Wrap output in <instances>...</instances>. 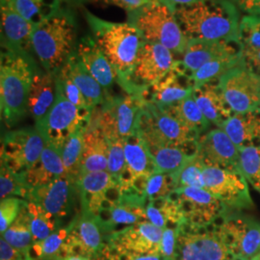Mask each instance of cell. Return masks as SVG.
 <instances>
[{
  "instance_id": "1",
  "label": "cell",
  "mask_w": 260,
  "mask_h": 260,
  "mask_svg": "<svg viewBox=\"0 0 260 260\" xmlns=\"http://www.w3.org/2000/svg\"><path fill=\"white\" fill-rule=\"evenodd\" d=\"M188 42L239 41V12L232 0H203L175 12Z\"/></svg>"
},
{
  "instance_id": "2",
  "label": "cell",
  "mask_w": 260,
  "mask_h": 260,
  "mask_svg": "<svg viewBox=\"0 0 260 260\" xmlns=\"http://www.w3.org/2000/svg\"><path fill=\"white\" fill-rule=\"evenodd\" d=\"M40 66L35 56L1 47L0 107L2 120L13 127L28 113V100Z\"/></svg>"
},
{
  "instance_id": "3",
  "label": "cell",
  "mask_w": 260,
  "mask_h": 260,
  "mask_svg": "<svg viewBox=\"0 0 260 260\" xmlns=\"http://www.w3.org/2000/svg\"><path fill=\"white\" fill-rule=\"evenodd\" d=\"M92 36L107 57L117 75V83L129 93V78L144 39L128 22H111L84 10Z\"/></svg>"
},
{
  "instance_id": "4",
  "label": "cell",
  "mask_w": 260,
  "mask_h": 260,
  "mask_svg": "<svg viewBox=\"0 0 260 260\" xmlns=\"http://www.w3.org/2000/svg\"><path fill=\"white\" fill-rule=\"evenodd\" d=\"M77 22L71 7H61L50 18L34 26L32 51L41 67L57 75L77 46Z\"/></svg>"
},
{
  "instance_id": "5",
  "label": "cell",
  "mask_w": 260,
  "mask_h": 260,
  "mask_svg": "<svg viewBox=\"0 0 260 260\" xmlns=\"http://www.w3.org/2000/svg\"><path fill=\"white\" fill-rule=\"evenodd\" d=\"M127 22L137 28L144 41L159 44L175 55H182L188 45L175 11L166 3L153 1L127 14Z\"/></svg>"
},
{
  "instance_id": "6",
  "label": "cell",
  "mask_w": 260,
  "mask_h": 260,
  "mask_svg": "<svg viewBox=\"0 0 260 260\" xmlns=\"http://www.w3.org/2000/svg\"><path fill=\"white\" fill-rule=\"evenodd\" d=\"M149 149L160 147H195L200 136L188 129L166 109L151 102L143 103L135 131Z\"/></svg>"
},
{
  "instance_id": "7",
  "label": "cell",
  "mask_w": 260,
  "mask_h": 260,
  "mask_svg": "<svg viewBox=\"0 0 260 260\" xmlns=\"http://www.w3.org/2000/svg\"><path fill=\"white\" fill-rule=\"evenodd\" d=\"M218 223L205 226L183 223L177 226V260H233Z\"/></svg>"
},
{
  "instance_id": "8",
  "label": "cell",
  "mask_w": 260,
  "mask_h": 260,
  "mask_svg": "<svg viewBox=\"0 0 260 260\" xmlns=\"http://www.w3.org/2000/svg\"><path fill=\"white\" fill-rule=\"evenodd\" d=\"M93 109L79 108L68 101L56 83L55 102L47 115L35 123L46 143L63 149L66 140L81 127H88Z\"/></svg>"
},
{
  "instance_id": "9",
  "label": "cell",
  "mask_w": 260,
  "mask_h": 260,
  "mask_svg": "<svg viewBox=\"0 0 260 260\" xmlns=\"http://www.w3.org/2000/svg\"><path fill=\"white\" fill-rule=\"evenodd\" d=\"M145 99L133 94H108L95 107L92 120L103 130L106 139H126L135 133L138 116Z\"/></svg>"
},
{
  "instance_id": "10",
  "label": "cell",
  "mask_w": 260,
  "mask_h": 260,
  "mask_svg": "<svg viewBox=\"0 0 260 260\" xmlns=\"http://www.w3.org/2000/svg\"><path fill=\"white\" fill-rule=\"evenodd\" d=\"M177 61L170 49L144 41L130 75L128 94L144 98L147 90L167 75Z\"/></svg>"
},
{
  "instance_id": "11",
  "label": "cell",
  "mask_w": 260,
  "mask_h": 260,
  "mask_svg": "<svg viewBox=\"0 0 260 260\" xmlns=\"http://www.w3.org/2000/svg\"><path fill=\"white\" fill-rule=\"evenodd\" d=\"M223 99L233 114L259 108L260 75L242 60L218 80Z\"/></svg>"
},
{
  "instance_id": "12",
  "label": "cell",
  "mask_w": 260,
  "mask_h": 260,
  "mask_svg": "<svg viewBox=\"0 0 260 260\" xmlns=\"http://www.w3.org/2000/svg\"><path fill=\"white\" fill-rule=\"evenodd\" d=\"M218 223L234 257H260V222L241 210H226Z\"/></svg>"
},
{
  "instance_id": "13",
  "label": "cell",
  "mask_w": 260,
  "mask_h": 260,
  "mask_svg": "<svg viewBox=\"0 0 260 260\" xmlns=\"http://www.w3.org/2000/svg\"><path fill=\"white\" fill-rule=\"evenodd\" d=\"M203 174L204 189L220 199L226 210H242L253 206L248 181L239 169L205 166Z\"/></svg>"
},
{
  "instance_id": "14",
  "label": "cell",
  "mask_w": 260,
  "mask_h": 260,
  "mask_svg": "<svg viewBox=\"0 0 260 260\" xmlns=\"http://www.w3.org/2000/svg\"><path fill=\"white\" fill-rule=\"evenodd\" d=\"M45 147V139L36 126L10 131L2 141L1 162L16 173L24 174L37 163Z\"/></svg>"
},
{
  "instance_id": "15",
  "label": "cell",
  "mask_w": 260,
  "mask_h": 260,
  "mask_svg": "<svg viewBox=\"0 0 260 260\" xmlns=\"http://www.w3.org/2000/svg\"><path fill=\"white\" fill-rule=\"evenodd\" d=\"M104 233L98 217L88 208L81 207V214L75 218L57 260L66 255H82L100 259L107 246L104 243Z\"/></svg>"
},
{
  "instance_id": "16",
  "label": "cell",
  "mask_w": 260,
  "mask_h": 260,
  "mask_svg": "<svg viewBox=\"0 0 260 260\" xmlns=\"http://www.w3.org/2000/svg\"><path fill=\"white\" fill-rule=\"evenodd\" d=\"M180 207L185 223L205 226L219 221L226 211L223 202L204 188L186 187L171 195Z\"/></svg>"
},
{
  "instance_id": "17",
  "label": "cell",
  "mask_w": 260,
  "mask_h": 260,
  "mask_svg": "<svg viewBox=\"0 0 260 260\" xmlns=\"http://www.w3.org/2000/svg\"><path fill=\"white\" fill-rule=\"evenodd\" d=\"M76 192V181L65 174L48 184L31 188L26 201L41 206L61 222L71 213Z\"/></svg>"
},
{
  "instance_id": "18",
  "label": "cell",
  "mask_w": 260,
  "mask_h": 260,
  "mask_svg": "<svg viewBox=\"0 0 260 260\" xmlns=\"http://www.w3.org/2000/svg\"><path fill=\"white\" fill-rule=\"evenodd\" d=\"M194 90L192 74L177 60L167 75L147 90L144 98L159 107L168 108L192 95Z\"/></svg>"
},
{
  "instance_id": "19",
  "label": "cell",
  "mask_w": 260,
  "mask_h": 260,
  "mask_svg": "<svg viewBox=\"0 0 260 260\" xmlns=\"http://www.w3.org/2000/svg\"><path fill=\"white\" fill-rule=\"evenodd\" d=\"M163 231L149 221H143L112 234L108 246L117 251L155 254L160 252Z\"/></svg>"
},
{
  "instance_id": "20",
  "label": "cell",
  "mask_w": 260,
  "mask_h": 260,
  "mask_svg": "<svg viewBox=\"0 0 260 260\" xmlns=\"http://www.w3.org/2000/svg\"><path fill=\"white\" fill-rule=\"evenodd\" d=\"M198 156L205 166L239 169V149L221 127L208 130L200 137Z\"/></svg>"
},
{
  "instance_id": "21",
  "label": "cell",
  "mask_w": 260,
  "mask_h": 260,
  "mask_svg": "<svg viewBox=\"0 0 260 260\" xmlns=\"http://www.w3.org/2000/svg\"><path fill=\"white\" fill-rule=\"evenodd\" d=\"M0 6L1 47L33 54L31 37L34 25L19 14L14 0H0Z\"/></svg>"
},
{
  "instance_id": "22",
  "label": "cell",
  "mask_w": 260,
  "mask_h": 260,
  "mask_svg": "<svg viewBox=\"0 0 260 260\" xmlns=\"http://www.w3.org/2000/svg\"><path fill=\"white\" fill-rule=\"evenodd\" d=\"M124 155L126 168L119 183L121 190L131 188L133 181L139 177L155 174V164L149 147L136 132L124 139Z\"/></svg>"
},
{
  "instance_id": "23",
  "label": "cell",
  "mask_w": 260,
  "mask_h": 260,
  "mask_svg": "<svg viewBox=\"0 0 260 260\" xmlns=\"http://www.w3.org/2000/svg\"><path fill=\"white\" fill-rule=\"evenodd\" d=\"M242 52L243 47L239 41H192L188 42L180 62L193 74L212 60Z\"/></svg>"
},
{
  "instance_id": "24",
  "label": "cell",
  "mask_w": 260,
  "mask_h": 260,
  "mask_svg": "<svg viewBox=\"0 0 260 260\" xmlns=\"http://www.w3.org/2000/svg\"><path fill=\"white\" fill-rule=\"evenodd\" d=\"M76 52L89 73L101 84L106 94H110L109 90L117 82V75L111 63L92 35L88 34L78 40Z\"/></svg>"
},
{
  "instance_id": "25",
  "label": "cell",
  "mask_w": 260,
  "mask_h": 260,
  "mask_svg": "<svg viewBox=\"0 0 260 260\" xmlns=\"http://www.w3.org/2000/svg\"><path fill=\"white\" fill-rule=\"evenodd\" d=\"M238 149L260 147V109L233 114L220 126Z\"/></svg>"
},
{
  "instance_id": "26",
  "label": "cell",
  "mask_w": 260,
  "mask_h": 260,
  "mask_svg": "<svg viewBox=\"0 0 260 260\" xmlns=\"http://www.w3.org/2000/svg\"><path fill=\"white\" fill-rule=\"evenodd\" d=\"M117 184L107 171L90 172L80 175L76 180L77 193L80 195L81 207L98 213L105 200L106 193Z\"/></svg>"
},
{
  "instance_id": "27",
  "label": "cell",
  "mask_w": 260,
  "mask_h": 260,
  "mask_svg": "<svg viewBox=\"0 0 260 260\" xmlns=\"http://www.w3.org/2000/svg\"><path fill=\"white\" fill-rule=\"evenodd\" d=\"M193 98L206 120L216 127H220L233 115L223 99L218 81L208 82L195 88Z\"/></svg>"
},
{
  "instance_id": "28",
  "label": "cell",
  "mask_w": 260,
  "mask_h": 260,
  "mask_svg": "<svg viewBox=\"0 0 260 260\" xmlns=\"http://www.w3.org/2000/svg\"><path fill=\"white\" fill-rule=\"evenodd\" d=\"M56 75L38 68L28 100V114L35 123L41 121L55 102Z\"/></svg>"
},
{
  "instance_id": "29",
  "label": "cell",
  "mask_w": 260,
  "mask_h": 260,
  "mask_svg": "<svg viewBox=\"0 0 260 260\" xmlns=\"http://www.w3.org/2000/svg\"><path fill=\"white\" fill-rule=\"evenodd\" d=\"M62 149L51 143H46V147L37 163L24 173L29 185L32 188L46 185L65 175Z\"/></svg>"
},
{
  "instance_id": "30",
  "label": "cell",
  "mask_w": 260,
  "mask_h": 260,
  "mask_svg": "<svg viewBox=\"0 0 260 260\" xmlns=\"http://www.w3.org/2000/svg\"><path fill=\"white\" fill-rule=\"evenodd\" d=\"M109 145L103 130L92 120L84 134V152L81 174L106 171Z\"/></svg>"
},
{
  "instance_id": "31",
  "label": "cell",
  "mask_w": 260,
  "mask_h": 260,
  "mask_svg": "<svg viewBox=\"0 0 260 260\" xmlns=\"http://www.w3.org/2000/svg\"><path fill=\"white\" fill-rule=\"evenodd\" d=\"M63 67L72 80L83 93L87 103L92 109H94L104 103L107 94L101 84L89 73L82 60L77 54L76 48Z\"/></svg>"
},
{
  "instance_id": "32",
  "label": "cell",
  "mask_w": 260,
  "mask_h": 260,
  "mask_svg": "<svg viewBox=\"0 0 260 260\" xmlns=\"http://www.w3.org/2000/svg\"><path fill=\"white\" fill-rule=\"evenodd\" d=\"M155 164V174L173 175L197 155L195 147H160L149 149ZM154 174V175H155Z\"/></svg>"
},
{
  "instance_id": "33",
  "label": "cell",
  "mask_w": 260,
  "mask_h": 260,
  "mask_svg": "<svg viewBox=\"0 0 260 260\" xmlns=\"http://www.w3.org/2000/svg\"><path fill=\"white\" fill-rule=\"evenodd\" d=\"M146 214L147 221L162 230L169 226V223L178 226L185 223L180 207L170 197L149 202L146 206Z\"/></svg>"
},
{
  "instance_id": "34",
  "label": "cell",
  "mask_w": 260,
  "mask_h": 260,
  "mask_svg": "<svg viewBox=\"0 0 260 260\" xmlns=\"http://www.w3.org/2000/svg\"><path fill=\"white\" fill-rule=\"evenodd\" d=\"M164 109L170 112L181 124H183L188 129L195 132L200 137L210 126L209 121L206 120L203 112L201 111L196 103L193 94Z\"/></svg>"
},
{
  "instance_id": "35",
  "label": "cell",
  "mask_w": 260,
  "mask_h": 260,
  "mask_svg": "<svg viewBox=\"0 0 260 260\" xmlns=\"http://www.w3.org/2000/svg\"><path fill=\"white\" fill-rule=\"evenodd\" d=\"M27 202L22 206L16 221L2 234V238L14 249L29 256V251L33 246V236L30 229V214Z\"/></svg>"
},
{
  "instance_id": "36",
  "label": "cell",
  "mask_w": 260,
  "mask_h": 260,
  "mask_svg": "<svg viewBox=\"0 0 260 260\" xmlns=\"http://www.w3.org/2000/svg\"><path fill=\"white\" fill-rule=\"evenodd\" d=\"M131 187L144 196L148 203L167 198L176 190L174 178L170 174H155L151 177H139L133 181Z\"/></svg>"
},
{
  "instance_id": "37",
  "label": "cell",
  "mask_w": 260,
  "mask_h": 260,
  "mask_svg": "<svg viewBox=\"0 0 260 260\" xmlns=\"http://www.w3.org/2000/svg\"><path fill=\"white\" fill-rule=\"evenodd\" d=\"M87 127H81L68 139L62 149L63 162L66 174L75 179V181L81 174L82 158L84 152V134Z\"/></svg>"
},
{
  "instance_id": "38",
  "label": "cell",
  "mask_w": 260,
  "mask_h": 260,
  "mask_svg": "<svg viewBox=\"0 0 260 260\" xmlns=\"http://www.w3.org/2000/svg\"><path fill=\"white\" fill-rule=\"evenodd\" d=\"M243 52L239 54L223 56L212 60L192 74V80L195 88L212 81H218L221 76L229 72L242 60Z\"/></svg>"
},
{
  "instance_id": "39",
  "label": "cell",
  "mask_w": 260,
  "mask_h": 260,
  "mask_svg": "<svg viewBox=\"0 0 260 260\" xmlns=\"http://www.w3.org/2000/svg\"><path fill=\"white\" fill-rule=\"evenodd\" d=\"M62 0H14L19 14L34 26L59 11Z\"/></svg>"
},
{
  "instance_id": "40",
  "label": "cell",
  "mask_w": 260,
  "mask_h": 260,
  "mask_svg": "<svg viewBox=\"0 0 260 260\" xmlns=\"http://www.w3.org/2000/svg\"><path fill=\"white\" fill-rule=\"evenodd\" d=\"M73 225L74 222L67 228L57 230L46 239L34 243L29 251V252L33 251V254L30 255V260H57L60 256L63 246L73 229Z\"/></svg>"
},
{
  "instance_id": "41",
  "label": "cell",
  "mask_w": 260,
  "mask_h": 260,
  "mask_svg": "<svg viewBox=\"0 0 260 260\" xmlns=\"http://www.w3.org/2000/svg\"><path fill=\"white\" fill-rule=\"evenodd\" d=\"M26 206L30 214V229L34 243L46 239L58 230L61 222L51 214L47 213L41 206L31 202H27Z\"/></svg>"
},
{
  "instance_id": "42",
  "label": "cell",
  "mask_w": 260,
  "mask_h": 260,
  "mask_svg": "<svg viewBox=\"0 0 260 260\" xmlns=\"http://www.w3.org/2000/svg\"><path fill=\"white\" fill-rule=\"evenodd\" d=\"M24 177V174H19L11 170L6 164L1 162L0 172V197L1 200L13 196H19L23 200H27L31 190Z\"/></svg>"
},
{
  "instance_id": "43",
  "label": "cell",
  "mask_w": 260,
  "mask_h": 260,
  "mask_svg": "<svg viewBox=\"0 0 260 260\" xmlns=\"http://www.w3.org/2000/svg\"><path fill=\"white\" fill-rule=\"evenodd\" d=\"M205 163L197 155L189 160L183 167L177 173L173 174L176 190L193 187V188H204V168Z\"/></svg>"
},
{
  "instance_id": "44",
  "label": "cell",
  "mask_w": 260,
  "mask_h": 260,
  "mask_svg": "<svg viewBox=\"0 0 260 260\" xmlns=\"http://www.w3.org/2000/svg\"><path fill=\"white\" fill-rule=\"evenodd\" d=\"M238 167L247 181L260 193V147L239 149Z\"/></svg>"
},
{
  "instance_id": "45",
  "label": "cell",
  "mask_w": 260,
  "mask_h": 260,
  "mask_svg": "<svg viewBox=\"0 0 260 260\" xmlns=\"http://www.w3.org/2000/svg\"><path fill=\"white\" fill-rule=\"evenodd\" d=\"M109 145L107 172L119 185L126 168L124 155V139H107Z\"/></svg>"
},
{
  "instance_id": "46",
  "label": "cell",
  "mask_w": 260,
  "mask_h": 260,
  "mask_svg": "<svg viewBox=\"0 0 260 260\" xmlns=\"http://www.w3.org/2000/svg\"><path fill=\"white\" fill-rule=\"evenodd\" d=\"M239 42L244 48H260V16L246 15L240 20Z\"/></svg>"
},
{
  "instance_id": "47",
  "label": "cell",
  "mask_w": 260,
  "mask_h": 260,
  "mask_svg": "<svg viewBox=\"0 0 260 260\" xmlns=\"http://www.w3.org/2000/svg\"><path fill=\"white\" fill-rule=\"evenodd\" d=\"M56 83L58 84L62 93H64V95L68 99V101H70L73 104H75V106H77L79 108L92 109L87 103L83 93H81L79 88L72 80V78L67 73L64 67L56 75Z\"/></svg>"
},
{
  "instance_id": "48",
  "label": "cell",
  "mask_w": 260,
  "mask_h": 260,
  "mask_svg": "<svg viewBox=\"0 0 260 260\" xmlns=\"http://www.w3.org/2000/svg\"><path fill=\"white\" fill-rule=\"evenodd\" d=\"M25 200L10 197L1 200L0 204V232L5 233L11 224L16 221L22 206L25 204Z\"/></svg>"
},
{
  "instance_id": "49",
  "label": "cell",
  "mask_w": 260,
  "mask_h": 260,
  "mask_svg": "<svg viewBox=\"0 0 260 260\" xmlns=\"http://www.w3.org/2000/svg\"><path fill=\"white\" fill-rule=\"evenodd\" d=\"M177 226H167L163 231L160 255L164 260H177Z\"/></svg>"
},
{
  "instance_id": "50",
  "label": "cell",
  "mask_w": 260,
  "mask_h": 260,
  "mask_svg": "<svg viewBox=\"0 0 260 260\" xmlns=\"http://www.w3.org/2000/svg\"><path fill=\"white\" fill-rule=\"evenodd\" d=\"M101 260H164L159 253L155 254H138L127 251H120L106 246Z\"/></svg>"
},
{
  "instance_id": "51",
  "label": "cell",
  "mask_w": 260,
  "mask_h": 260,
  "mask_svg": "<svg viewBox=\"0 0 260 260\" xmlns=\"http://www.w3.org/2000/svg\"><path fill=\"white\" fill-rule=\"evenodd\" d=\"M0 260H30L29 256L17 251L2 237L0 239Z\"/></svg>"
},
{
  "instance_id": "52",
  "label": "cell",
  "mask_w": 260,
  "mask_h": 260,
  "mask_svg": "<svg viewBox=\"0 0 260 260\" xmlns=\"http://www.w3.org/2000/svg\"><path fill=\"white\" fill-rule=\"evenodd\" d=\"M243 60L252 72L260 75V48H244Z\"/></svg>"
},
{
  "instance_id": "53",
  "label": "cell",
  "mask_w": 260,
  "mask_h": 260,
  "mask_svg": "<svg viewBox=\"0 0 260 260\" xmlns=\"http://www.w3.org/2000/svg\"><path fill=\"white\" fill-rule=\"evenodd\" d=\"M103 1L107 4L120 7L121 9L124 10L127 14L140 9L141 7L149 4L150 2H153L151 0H103Z\"/></svg>"
},
{
  "instance_id": "54",
  "label": "cell",
  "mask_w": 260,
  "mask_h": 260,
  "mask_svg": "<svg viewBox=\"0 0 260 260\" xmlns=\"http://www.w3.org/2000/svg\"><path fill=\"white\" fill-rule=\"evenodd\" d=\"M247 15L260 16V0H233Z\"/></svg>"
},
{
  "instance_id": "55",
  "label": "cell",
  "mask_w": 260,
  "mask_h": 260,
  "mask_svg": "<svg viewBox=\"0 0 260 260\" xmlns=\"http://www.w3.org/2000/svg\"><path fill=\"white\" fill-rule=\"evenodd\" d=\"M201 1H203V0H161V2L166 3L168 6L175 12L178 7L192 5V4H195V3L201 2Z\"/></svg>"
},
{
  "instance_id": "56",
  "label": "cell",
  "mask_w": 260,
  "mask_h": 260,
  "mask_svg": "<svg viewBox=\"0 0 260 260\" xmlns=\"http://www.w3.org/2000/svg\"><path fill=\"white\" fill-rule=\"evenodd\" d=\"M62 1L65 2L69 7L73 8V7H79V6L83 5L85 2H87L89 0H62Z\"/></svg>"
},
{
  "instance_id": "57",
  "label": "cell",
  "mask_w": 260,
  "mask_h": 260,
  "mask_svg": "<svg viewBox=\"0 0 260 260\" xmlns=\"http://www.w3.org/2000/svg\"><path fill=\"white\" fill-rule=\"evenodd\" d=\"M58 260H94L90 258V257H86L82 255H66L64 257H61Z\"/></svg>"
},
{
  "instance_id": "58",
  "label": "cell",
  "mask_w": 260,
  "mask_h": 260,
  "mask_svg": "<svg viewBox=\"0 0 260 260\" xmlns=\"http://www.w3.org/2000/svg\"><path fill=\"white\" fill-rule=\"evenodd\" d=\"M233 260H242L240 258H238V257H234Z\"/></svg>"
},
{
  "instance_id": "59",
  "label": "cell",
  "mask_w": 260,
  "mask_h": 260,
  "mask_svg": "<svg viewBox=\"0 0 260 260\" xmlns=\"http://www.w3.org/2000/svg\"><path fill=\"white\" fill-rule=\"evenodd\" d=\"M151 1H161V0H151Z\"/></svg>"
},
{
  "instance_id": "60",
  "label": "cell",
  "mask_w": 260,
  "mask_h": 260,
  "mask_svg": "<svg viewBox=\"0 0 260 260\" xmlns=\"http://www.w3.org/2000/svg\"><path fill=\"white\" fill-rule=\"evenodd\" d=\"M255 260H260V257H258V258H257V259H255Z\"/></svg>"
},
{
  "instance_id": "61",
  "label": "cell",
  "mask_w": 260,
  "mask_h": 260,
  "mask_svg": "<svg viewBox=\"0 0 260 260\" xmlns=\"http://www.w3.org/2000/svg\"><path fill=\"white\" fill-rule=\"evenodd\" d=\"M259 109H260V104H259Z\"/></svg>"
}]
</instances>
